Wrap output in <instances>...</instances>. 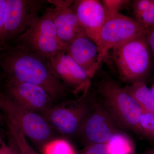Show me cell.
Masks as SVG:
<instances>
[{"mask_svg":"<svg viewBox=\"0 0 154 154\" xmlns=\"http://www.w3.org/2000/svg\"><path fill=\"white\" fill-rule=\"evenodd\" d=\"M140 127L143 137L154 141V113L143 110Z\"/></svg>","mask_w":154,"mask_h":154,"instance_id":"19","label":"cell"},{"mask_svg":"<svg viewBox=\"0 0 154 154\" xmlns=\"http://www.w3.org/2000/svg\"><path fill=\"white\" fill-rule=\"evenodd\" d=\"M117 126L101 101L95 102L79 135L85 146L107 143L115 134L119 132Z\"/></svg>","mask_w":154,"mask_h":154,"instance_id":"11","label":"cell"},{"mask_svg":"<svg viewBox=\"0 0 154 154\" xmlns=\"http://www.w3.org/2000/svg\"><path fill=\"white\" fill-rule=\"evenodd\" d=\"M147 29L148 27L134 18L118 13L106 19L96 43L106 57L110 49L133 38L145 35Z\"/></svg>","mask_w":154,"mask_h":154,"instance_id":"7","label":"cell"},{"mask_svg":"<svg viewBox=\"0 0 154 154\" xmlns=\"http://www.w3.org/2000/svg\"><path fill=\"white\" fill-rule=\"evenodd\" d=\"M107 144L109 154H134L133 142L122 133L115 134Z\"/></svg>","mask_w":154,"mask_h":154,"instance_id":"16","label":"cell"},{"mask_svg":"<svg viewBox=\"0 0 154 154\" xmlns=\"http://www.w3.org/2000/svg\"><path fill=\"white\" fill-rule=\"evenodd\" d=\"M72 7L86 34L97 42L100 30L106 20V13L101 1L76 0Z\"/></svg>","mask_w":154,"mask_h":154,"instance_id":"14","label":"cell"},{"mask_svg":"<svg viewBox=\"0 0 154 154\" xmlns=\"http://www.w3.org/2000/svg\"><path fill=\"white\" fill-rule=\"evenodd\" d=\"M3 92L19 105L44 117L53 107L52 98L44 89L36 85L6 79Z\"/></svg>","mask_w":154,"mask_h":154,"instance_id":"10","label":"cell"},{"mask_svg":"<svg viewBox=\"0 0 154 154\" xmlns=\"http://www.w3.org/2000/svg\"><path fill=\"white\" fill-rule=\"evenodd\" d=\"M105 9L106 19L119 13L122 9L131 5V1L128 0H102L101 1Z\"/></svg>","mask_w":154,"mask_h":154,"instance_id":"20","label":"cell"},{"mask_svg":"<svg viewBox=\"0 0 154 154\" xmlns=\"http://www.w3.org/2000/svg\"><path fill=\"white\" fill-rule=\"evenodd\" d=\"M146 34L125 42L110 50L119 74L128 84L144 82L152 64Z\"/></svg>","mask_w":154,"mask_h":154,"instance_id":"3","label":"cell"},{"mask_svg":"<svg viewBox=\"0 0 154 154\" xmlns=\"http://www.w3.org/2000/svg\"><path fill=\"white\" fill-rule=\"evenodd\" d=\"M64 50L93 77L102 61L106 58L101 48L86 33L81 34L74 39Z\"/></svg>","mask_w":154,"mask_h":154,"instance_id":"13","label":"cell"},{"mask_svg":"<svg viewBox=\"0 0 154 154\" xmlns=\"http://www.w3.org/2000/svg\"><path fill=\"white\" fill-rule=\"evenodd\" d=\"M47 2L54 6L51 8L53 20L58 37L65 47L78 36L86 33L72 8L74 1L48 0Z\"/></svg>","mask_w":154,"mask_h":154,"instance_id":"12","label":"cell"},{"mask_svg":"<svg viewBox=\"0 0 154 154\" xmlns=\"http://www.w3.org/2000/svg\"><path fill=\"white\" fill-rule=\"evenodd\" d=\"M10 136L16 144L20 154H37L28 143L26 137L19 126L13 121L4 117Z\"/></svg>","mask_w":154,"mask_h":154,"instance_id":"17","label":"cell"},{"mask_svg":"<svg viewBox=\"0 0 154 154\" xmlns=\"http://www.w3.org/2000/svg\"><path fill=\"white\" fill-rule=\"evenodd\" d=\"M0 68L5 79L30 83L44 89L53 100L65 96L69 88L57 77L48 59L21 45L0 46Z\"/></svg>","mask_w":154,"mask_h":154,"instance_id":"1","label":"cell"},{"mask_svg":"<svg viewBox=\"0 0 154 154\" xmlns=\"http://www.w3.org/2000/svg\"><path fill=\"white\" fill-rule=\"evenodd\" d=\"M97 92L117 125L143 136L140 127L142 109L125 88L113 79L105 77L97 84Z\"/></svg>","mask_w":154,"mask_h":154,"instance_id":"2","label":"cell"},{"mask_svg":"<svg viewBox=\"0 0 154 154\" xmlns=\"http://www.w3.org/2000/svg\"><path fill=\"white\" fill-rule=\"evenodd\" d=\"M1 113H2V112H1V110H0V117H1Z\"/></svg>","mask_w":154,"mask_h":154,"instance_id":"31","label":"cell"},{"mask_svg":"<svg viewBox=\"0 0 154 154\" xmlns=\"http://www.w3.org/2000/svg\"><path fill=\"white\" fill-rule=\"evenodd\" d=\"M136 20L147 27L154 25V0L151 7Z\"/></svg>","mask_w":154,"mask_h":154,"instance_id":"23","label":"cell"},{"mask_svg":"<svg viewBox=\"0 0 154 154\" xmlns=\"http://www.w3.org/2000/svg\"><path fill=\"white\" fill-rule=\"evenodd\" d=\"M143 154H154V148L149 150Z\"/></svg>","mask_w":154,"mask_h":154,"instance_id":"28","label":"cell"},{"mask_svg":"<svg viewBox=\"0 0 154 154\" xmlns=\"http://www.w3.org/2000/svg\"><path fill=\"white\" fill-rule=\"evenodd\" d=\"M18 44L35 51L48 60L65 47L58 37L51 8L39 17L28 30L17 37Z\"/></svg>","mask_w":154,"mask_h":154,"instance_id":"6","label":"cell"},{"mask_svg":"<svg viewBox=\"0 0 154 154\" xmlns=\"http://www.w3.org/2000/svg\"><path fill=\"white\" fill-rule=\"evenodd\" d=\"M7 0H0V46L4 45L2 36L7 15Z\"/></svg>","mask_w":154,"mask_h":154,"instance_id":"24","label":"cell"},{"mask_svg":"<svg viewBox=\"0 0 154 154\" xmlns=\"http://www.w3.org/2000/svg\"><path fill=\"white\" fill-rule=\"evenodd\" d=\"M47 1L7 0V15L2 36L4 44L19 37L34 25Z\"/></svg>","mask_w":154,"mask_h":154,"instance_id":"8","label":"cell"},{"mask_svg":"<svg viewBox=\"0 0 154 154\" xmlns=\"http://www.w3.org/2000/svg\"><path fill=\"white\" fill-rule=\"evenodd\" d=\"M2 134L1 129H0V144L3 143H4L2 139Z\"/></svg>","mask_w":154,"mask_h":154,"instance_id":"29","label":"cell"},{"mask_svg":"<svg viewBox=\"0 0 154 154\" xmlns=\"http://www.w3.org/2000/svg\"><path fill=\"white\" fill-rule=\"evenodd\" d=\"M43 154H76L73 147L63 139H53L42 146Z\"/></svg>","mask_w":154,"mask_h":154,"instance_id":"18","label":"cell"},{"mask_svg":"<svg viewBox=\"0 0 154 154\" xmlns=\"http://www.w3.org/2000/svg\"><path fill=\"white\" fill-rule=\"evenodd\" d=\"M11 149L8 145L4 144L0 146V154H11Z\"/></svg>","mask_w":154,"mask_h":154,"instance_id":"27","label":"cell"},{"mask_svg":"<svg viewBox=\"0 0 154 154\" xmlns=\"http://www.w3.org/2000/svg\"><path fill=\"white\" fill-rule=\"evenodd\" d=\"M150 89L152 93L153 94L154 96V79L153 80V82L152 84L151 88H150Z\"/></svg>","mask_w":154,"mask_h":154,"instance_id":"30","label":"cell"},{"mask_svg":"<svg viewBox=\"0 0 154 154\" xmlns=\"http://www.w3.org/2000/svg\"><path fill=\"white\" fill-rule=\"evenodd\" d=\"M8 145L11 148V154H20L16 143L11 137Z\"/></svg>","mask_w":154,"mask_h":154,"instance_id":"26","label":"cell"},{"mask_svg":"<svg viewBox=\"0 0 154 154\" xmlns=\"http://www.w3.org/2000/svg\"><path fill=\"white\" fill-rule=\"evenodd\" d=\"M146 38L151 57L152 63L154 65V25L148 27Z\"/></svg>","mask_w":154,"mask_h":154,"instance_id":"25","label":"cell"},{"mask_svg":"<svg viewBox=\"0 0 154 154\" xmlns=\"http://www.w3.org/2000/svg\"><path fill=\"white\" fill-rule=\"evenodd\" d=\"M81 154H109L107 144L94 143L88 145Z\"/></svg>","mask_w":154,"mask_h":154,"instance_id":"22","label":"cell"},{"mask_svg":"<svg viewBox=\"0 0 154 154\" xmlns=\"http://www.w3.org/2000/svg\"><path fill=\"white\" fill-rule=\"evenodd\" d=\"M153 0H135L131 2V7L134 19H137L151 7Z\"/></svg>","mask_w":154,"mask_h":154,"instance_id":"21","label":"cell"},{"mask_svg":"<svg viewBox=\"0 0 154 154\" xmlns=\"http://www.w3.org/2000/svg\"><path fill=\"white\" fill-rule=\"evenodd\" d=\"M57 77L79 99L90 91L93 77L61 50L49 60Z\"/></svg>","mask_w":154,"mask_h":154,"instance_id":"9","label":"cell"},{"mask_svg":"<svg viewBox=\"0 0 154 154\" xmlns=\"http://www.w3.org/2000/svg\"><path fill=\"white\" fill-rule=\"evenodd\" d=\"M90 90L85 96L52 107L45 118L59 132L67 136L79 135L95 102Z\"/></svg>","mask_w":154,"mask_h":154,"instance_id":"5","label":"cell"},{"mask_svg":"<svg viewBox=\"0 0 154 154\" xmlns=\"http://www.w3.org/2000/svg\"><path fill=\"white\" fill-rule=\"evenodd\" d=\"M125 88L139 104L143 110L154 113V96L144 82L141 81L128 84Z\"/></svg>","mask_w":154,"mask_h":154,"instance_id":"15","label":"cell"},{"mask_svg":"<svg viewBox=\"0 0 154 154\" xmlns=\"http://www.w3.org/2000/svg\"><path fill=\"white\" fill-rule=\"evenodd\" d=\"M0 110L5 117L15 122L25 136L43 146L52 140L51 125L42 116L14 102L0 90Z\"/></svg>","mask_w":154,"mask_h":154,"instance_id":"4","label":"cell"}]
</instances>
